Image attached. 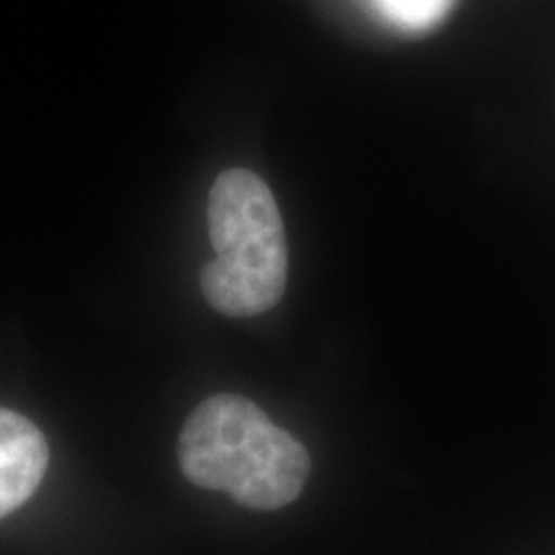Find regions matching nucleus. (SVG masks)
Wrapping results in <instances>:
<instances>
[{"instance_id": "nucleus-4", "label": "nucleus", "mask_w": 555, "mask_h": 555, "mask_svg": "<svg viewBox=\"0 0 555 555\" xmlns=\"http://www.w3.org/2000/svg\"><path fill=\"white\" fill-rule=\"evenodd\" d=\"M378 18L401 31H427L440 24L455 0H365Z\"/></svg>"}, {"instance_id": "nucleus-2", "label": "nucleus", "mask_w": 555, "mask_h": 555, "mask_svg": "<svg viewBox=\"0 0 555 555\" xmlns=\"http://www.w3.org/2000/svg\"><path fill=\"white\" fill-rule=\"evenodd\" d=\"M208 237L217 258L201 270V291L227 317H255L283 298L286 232L268 183L255 172H221L208 193Z\"/></svg>"}, {"instance_id": "nucleus-3", "label": "nucleus", "mask_w": 555, "mask_h": 555, "mask_svg": "<svg viewBox=\"0 0 555 555\" xmlns=\"http://www.w3.org/2000/svg\"><path fill=\"white\" fill-rule=\"evenodd\" d=\"M50 448L34 422L0 409V519L31 499L44 478Z\"/></svg>"}, {"instance_id": "nucleus-1", "label": "nucleus", "mask_w": 555, "mask_h": 555, "mask_svg": "<svg viewBox=\"0 0 555 555\" xmlns=\"http://www.w3.org/2000/svg\"><path fill=\"white\" fill-rule=\"evenodd\" d=\"M178 455L191 483L227 491L237 504L260 512L298 499L311 468L309 450L294 435L234 393H219L193 409Z\"/></svg>"}]
</instances>
